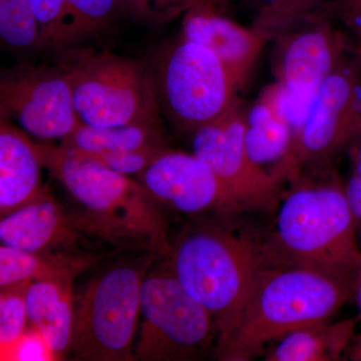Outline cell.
Here are the masks:
<instances>
[{
  "instance_id": "6da1fadb",
  "label": "cell",
  "mask_w": 361,
  "mask_h": 361,
  "mask_svg": "<svg viewBox=\"0 0 361 361\" xmlns=\"http://www.w3.org/2000/svg\"><path fill=\"white\" fill-rule=\"evenodd\" d=\"M237 216L193 218L171 241L166 257L180 283L212 316L216 345L234 329L259 277L272 264L265 238L237 224Z\"/></svg>"
},
{
  "instance_id": "7a4b0ae2",
  "label": "cell",
  "mask_w": 361,
  "mask_h": 361,
  "mask_svg": "<svg viewBox=\"0 0 361 361\" xmlns=\"http://www.w3.org/2000/svg\"><path fill=\"white\" fill-rule=\"evenodd\" d=\"M35 148L42 168L77 202L71 215L85 236L122 250L149 251L167 257L171 240L164 209L139 180L63 145L35 142Z\"/></svg>"
},
{
  "instance_id": "3957f363",
  "label": "cell",
  "mask_w": 361,
  "mask_h": 361,
  "mask_svg": "<svg viewBox=\"0 0 361 361\" xmlns=\"http://www.w3.org/2000/svg\"><path fill=\"white\" fill-rule=\"evenodd\" d=\"M356 273L270 264L214 356L223 361L252 360L264 355L270 342L294 330L330 322L355 297Z\"/></svg>"
},
{
  "instance_id": "277c9868",
  "label": "cell",
  "mask_w": 361,
  "mask_h": 361,
  "mask_svg": "<svg viewBox=\"0 0 361 361\" xmlns=\"http://www.w3.org/2000/svg\"><path fill=\"white\" fill-rule=\"evenodd\" d=\"M265 245L273 264L356 272L361 248L345 185L299 180L282 196Z\"/></svg>"
},
{
  "instance_id": "5b68a950",
  "label": "cell",
  "mask_w": 361,
  "mask_h": 361,
  "mask_svg": "<svg viewBox=\"0 0 361 361\" xmlns=\"http://www.w3.org/2000/svg\"><path fill=\"white\" fill-rule=\"evenodd\" d=\"M154 252L130 250L106 263L75 298L73 360L132 361L145 276Z\"/></svg>"
},
{
  "instance_id": "8992f818",
  "label": "cell",
  "mask_w": 361,
  "mask_h": 361,
  "mask_svg": "<svg viewBox=\"0 0 361 361\" xmlns=\"http://www.w3.org/2000/svg\"><path fill=\"white\" fill-rule=\"evenodd\" d=\"M140 308L135 360L191 361L212 348L214 353L217 330L212 316L180 283L166 257L145 276Z\"/></svg>"
},
{
  "instance_id": "52a82bcc",
  "label": "cell",
  "mask_w": 361,
  "mask_h": 361,
  "mask_svg": "<svg viewBox=\"0 0 361 361\" xmlns=\"http://www.w3.org/2000/svg\"><path fill=\"white\" fill-rule=\"evenodd\" d=\"M78 120L97 128L159 125L155 77L133 59L85 54L66 66Z\"/></svg>"
},
{
  "instance_id": "ba28073f",
  "label": "cell",
  "mask_w": 361,
  "mask_h": 361,
  "mask_svg": "<svg viewBox=\"0 0 361 361\" xmlns=\"http://www.w3.org/2000/svg\"><path fill=\"white\" fill-rule=\"evenodd\" d=\"M155 77L161 110L194 134L238 103V87L210 49L184 39L164 54Z\"/></svg>"
},
{
  "instance_id": "9c48e42d",
  "label": "cell",
  "mask_w": 361,
  "mask_h": 361,
  "mask_svg": "<svg viewBox=\"0 0 361 361\" xmlns=\"http://www.w3.org/2000/svg\"><path fill=\"white\" fill-rule=\"evenodd\" d=\"M361 137L360 59L345 61L323 82L302 127L294 135L282 177L348 149Z\"/></svg>"
},
{
  "instance_id": "30bf717a",
  "label": "cell",
  "mask_w": 361,
  "mask_h": 361,
  "mask_svg": "<svg viewBox=\"0 0 361 361\" xmlns=\"http://www.w3.org/2000/svg\"><path fill=\"white\" fill-rule=\"evenodd\" d=\"M244 113L240 102L215 122L193 134V154L219 178L245 212L276 211L281 180L247 153Z\"/></svg>"
},
{
  "instance_id": "8fae6325",
  "label": "cell",
  "mask_w": 361,
  "mask_h": 361,
  "mask_svg": "<svg viewBox=\"0 0 361 361\" xmlns=\"http://www.w3.org/2000/svg\"><path fill=\"white\" fill-rule=\"evenodd\" d=\"M0 116L16 120L40 140L70 137L80 122L63 66H21L1 75Z\"/></svg>"
},
{
  "instance_id": "7c38bea8",
  "label": "cell",
  "mask_w": 361,
  "mask_h": 361,
  "mask_svg": "<svg viewBox=\"0 0 361 361\" xmlns=\"http://www.w3.org/2000/svg\"><path fill=\"white\" fill-rule=\"evenodd\" d=\"M135 177L163 209L192 218L245 212L219 178L193 153L165 149Z\"/></svg>"
},
{
  "instance_id": "4fadbf2b",
  "label": "cell",
  "mask_w": 361,
  "mask_h": 361,
  "mask_svg": "<svg viewBox=\"0 0 361 361\" xmlns=\"http://www.w3.org/2000/svg\"><path fill=\"white\" fill-rule=\"evenodd\" d=\"M272 70L297 106L310 113L323 82L346 61L345 42L327 23L298 26L275 39Z\"/></svg>"
},
{
  "instance_id": "5bb4252c",
  "label": "cell",
  "mask_w": 361,
  "mask_h": 361,
  "mask_svg": "<svg viewBox=\"0 0 361 361\" xmlns=\"http://www.w3.org/2000/svg\"><path fill=\"white\" fill-rule=\"evenodd\" d=\"M85 238L49 192L0 220L1 245L32 253L87 254L80 247Z\"/></svg>"
},
{
  "instance_id": "9a60e30c",
  "label": "cell",
  "mask_w": 361,
  "mask_h": 361,
  "mask_svg": "<svg viewBox=\"0 0 361 361\" xmlns=\"http://www.w3.org/2000/svg\"><path fill=\"white\" fill-rule=\"evenodd\" d=\"M182 39L202 44L217 56L238 90L245 85L267 40L253 27L218 13L214 2L184 14Z\"/></svg>"
},
{
  "instance_id": "2e32d148",
  "label": "cell",
  "mask_w": 361,
  "mask_h": 361,
  "mask_svg": "<svg viewBox=\"0 0 361 361\" xmlns=\"http://www.w3.org/2000/svg\"><path fill=\"white\" fill-rule=\"evenodd\" d=\"M42 168L35 142L0 116V217L49 193L42 184Z\"/></svg>"
},
{
  "instance_id": "e0dca14e",
  "label": "cell",
  "mask_w": 361,
  "mask_h": 361,
  "mask_svg": "<svg viewBox=\"0 0 361 361\" xmlns=\"http://www.w3.org/2000/svg\"><path fill=\"white\" fill-rule=\"evenodd\" d=\"M39 49L63 51L108 25L118 0H32Z\"/></svg>"
},
{
  "instance_id": "ac0fdd59",
  "label": "cell",
  "mask_w": 361,
  "mask_h": 361,
  "mask_svg": "<svg viewBox=\"0 0 361 361\" xmlns=\"http://www.w3.org/2000/svg\"><path fill=\"white\" fill-rule=\"evenodd\" d=\"M75 279L32 282L26 292L30 324L39 330L58 360L70 355L75 329Z\"/></svg>"
},
{
  "instance_id": "d6986e66",
  "label": "cell",
  "mask_w": 361,
  "mask_h": 361,
  "mask_svg": "<svg viewBox=\"0 0 361 361\" xmlns=\"http://www.w3.org/2000/svg\"><path fill=\"white\" fill-rule=\"evenodd\" d=\"M360 317L315 323L281 337L264 353L266 361H336L355 338Z\"/></svg>"
},
{
  "instance_id": "ffe728a7",
  "label": "cell",
  "mask_w": 361,
  "mask_h": 361,
  "mask_svg": "<svg viewBox=\"0 0 361 361\" xmlns=\"http://www.w3.org/2000/svg\"><path fill=\"white\" fill-rule=\"evenodd\" d=\"M244 123L248 155L261 167L274 166V175L283 180L282 173L293 146V130L289 123L261 94L248 113H244Z\"/></svg>"
},
{
  "instance_id": "44dd1931",
  "label": "cell",
  "mask_w": 361,
  "mask_h": 361,
  "mask_svg": "<svg viewBox=\"0 0 361 361\" xmlns=\"http://www.w3.org/2000/svg\"><path fill=\"white\" fill-rule=\"evenodd\" d=\"M94 263L90 254L32 253L0 246V288L42 280L75 279Z\"/></svg>"
},
{
  "instance_id": "7402d4cb",
  "label": "cell",
  "mask_w": 361,
  "mask_h": 361,
  "mask_svg": "<svg viewBox=\"0 0 361 361\" xmlns=\"http://www.w3.org/2000/svg\"><path fill=\"white\" fill-rule=\"evenodd\" d=\"M165 137L159 125H132L97 128L80 123L61 145L92 157L122 155L142 149H166Z\"/></svg>"
},
{
  "instance_id": "603a6c76",
  "label": "cell",
  "mask_w": 361,
  "mask_h": 361,
  "mask_svg": "<svg viewBox=\"0 0 361 361\" xmlns=\"http://www.w3.org/2000/svg\"><path fill=\"white\" fill-rule=\"evenodd\" d=\"M256 8L254 30L267 42L302 25L320 0H253Z\"/></svg>"
},
{
  "instance_id": "cb8c5ba5",
  "label": "cell",
  "mask_w": 361,
  "mask_h": 361,
  "mask_svg": "<svg viewBox=\"0 0 361 361\" xmlns=\"http://www.w3.org/2000/svg\"><path fill=\"white\" fill-rule=\"evenodd\" d=\"M0 37L13 51L39 49V26L32 0H0Z\"/></svg>"
},
{
  "instance_id": "d4e9b609",
  "label": "cell",
  "mask_w": 361,
  "mask_h": 361,
  "mask_svg": "<svg viewBox=\"0 0 361 361\" xmlns=\"http://www.w3.org/2000/svg\"><path fill=\"white\" fill-rule=\"evenodd\" d=\"M30 283L1 289L0 293V360L7 361L16 344L30 327L26 292Z\"/></svg>"
},
{
  "instance_id": "484cf974",
  "label": "cell",
  "mask_w": 361,
  "mask_h": 361,
  "mask_svg": "<svg viewBox=\"0 0 361 361\" xmlns=\"http://www.w3.org/2000/svg\"><path fill=\"white\" fill-rule=\"evenodd\" d=\"M118 2L140 18L152 23H164L214 0H118Z\"/></svg>"
},
{
  "instance_id": "4316f807",
  "label": "cell",
  "mask_w": 361,
  "mask_h": 361,
  "mask_svg": "<svg viewBox=\"0 0 361 361\" xmlns=\"http://www.w3.org/2000/svg\"><path fill=\"white\" fill-rule=\"evenodd\" d=\"M51 361L58 360L51 346L39 330L30 325L25 334L16 344L7 361Z\"/></svg>"
},
{
  "instance_id": "83f0119b",
  "label": "cell",
  "mask_w": 361,
  "mask_h": 361,
  "mask_svg": "<svg viewBox=\"0 0 361 361\" xmlns=\"http://www.w3.org/2000/svg\"><path fill=\"white\" fill-rule=\"evenodd\" d=\"M329 11L353 32L361 45V0H334Z\"/></svg>"
},
{
  "instance_id": "f1b7e54d",
  "label": "cell",
  "mask_w": 361,
  "mask_h": 361,
  "mask_svg": "<svg viewBox=\"0 0 361 361\" xmlns=\"http://www.w3.org/2000/svg\"><path fill=\"white\" fill-rule=\"evenodd\" d=\"M345 190L361 248V178L351 176L345 184Z\"/></svg>"
},
{
  "instance_id": "f546056e",
  "label": "cell",
  "mask_w": 361,
  "mask_h": 361,
  "mask_svg": "<svg viewBox=\"0 0 361 361\" xmlns=\"http://www.w3.org/2000/svg\"><path fill=\"white\" fill-rule=\"evenodd\" d=\"M349 158L353 163V174L361 178V137L353 142L348 149Z\"/></svg>"
},
{
  "instance_id": "4dcf8cb0",
  "label": "cell",
  "mask_w": 361,
  "mask_h": 361,
  "mask_svg": "<svg viewBox=\"0 0 361 361\" xmlns=\"http://www.w3.org/2000/svg\"><path fill=\"white\" fill-rule=\"evenodd\" d=\"M349 360L361 361V336H355L348 349Z\"/></svg>"
},
{
  "instance_id": "1f68e13d",
  "label": "cell",
  "mask_w": 361,
  "mask_h": 361,
  "mask_svg": "<svg viewBox=\"0 0 361 361\" xmlns=\"http://www.w3.org/2000/svg\"><path fill=\"white\" fill-rule=\"evenodd\" d=\"M355 297L361 316V263L360 267H358L357 273H356Z\"/></svg>"
}]
</instances>
